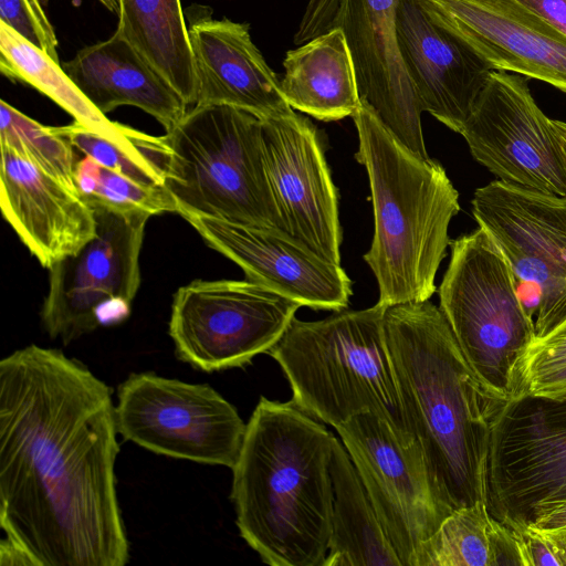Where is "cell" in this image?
I'll return each mask as SVG.
<instances>
[{"instance_id":"6da1fadb","label":"cell","mask_w":566,"mask_h":566,"mask_svg":"<svg viewBox=\"0 0 566 566\" xmlns=\"http://www.w3.org/2000/svg\"><path fill=\"white\" fill-rule=\"evenodd\" d=\"M111 388L59 349L0 361V564L124 566Z\"/></svg>"},{"instance_id":"7a4b0ae2","label":"cell","mask_w":566,"mask_h":566,"mask_svg":"<svg viewBox=\"0 0 566 566\" xmlns=\"http://www.w3.org/2000/svg\"><path fill=\"white\" fill-rule=\"evenodd\" d=\"M384 326L405 419L438 497L452 511L486 503L490 421L501 400L429 300L388 306Z\"/></svg>"},{"instance_id":"3957f363","label":"cell","mask_w":566,"mask_h":566,"mask_svg":"<svg viewBox=\"0 0 566 566\" xmlns=\"http://www.w3.org/2000/svg\"><path fill=\"white\" fill-rule=\"evenodd\" d=\"M336 437L292 400L261 396L232 470L241 537L271 566H324Z\"/></svg>"},{"instance_id":"277c9868","label":"cell","mask_w":566,"mask_h":566,"mask_svg":"<svg viewBox=\"0 0 566 566\" xmlns=\"http://www.w3.org/2000/svg\"><path fill=\"white\" fill-rule=\"evenodd\" d=\"M358 134L356 160L371 192L374 237L364 255L385 306L428 301L450 244L449 224L459 192L444 168L403 147L361 99L352 116Z\"/></svg>"},{"instance_id":"5b68a950","label":"cell","mask_w":566,"mask_h":566,"mask_svg":"<svg viewBox=\"0 0 566 566\" xmlns=\"http://www.w3.org/2000/svg\"><path fill=\"white\" fill-rule=\"evenodd\" d=\"M386 308L377 302L318 321H291L266 354L289 380L294 403L334 428L373 412L412 436L386 340Z\"/></svg>"},{"instance_id":"8992f818","label":"cell","mask_w":566,"mask_h":566,"mask_svg":"<svg viewBox=\"0 0 566 566\" xmlns=\"http://www.w3.org/2000/svg\"><path fill=\"white\" fill-rule=\"evenodd\" d=\"M164 139L165 186L177 213L287 234L265 171L260 118L229 105H196Z\"/></svg>"},{"instance_id":"52a82bcc","label":"cell","mask_w":566,"mask_h":566,"mask_svg":"<svg viewBox=\"0 0 566 566\" xmlns=\"http://www.w3.org/2000/svg\"><path fill=\"white\" fill-rule=\"evenodd\" d=\"M440 310L470 367L497 400L510 396L513 368L535 339L504 254L482 228L450 242Z\"/></svg>"},{"instance_id":"ba28073f","label":"cell","mask_w":566,"mask_h":566,"mask_svg":"<svg viewBox=\"0 0 566 566\" xmlns=\"http://www.w3.org/2000/svg\"><path fill=\"white\" fill-rule=\"evenodd\" d=\"M93 210L94 238L49 269L41 319L49 336L64 345L99 326L123 322L142 281L139 256L151 216Z\"/></svg>"},{"instance_id":"9c48e42d","label":"cell","mask_w":566,"mask_h":566,"mask_svg":"<svg viewBox=\"0 0 566 566\" xmlns=\"http://www.w3.org/2000/svg\"><path fill=\"white\" fill-rule=\"evenodd\" d=\"M118 434L154 453L232 469L247 423L207 384L133 373L117 388Z\"/></svg>"},{"instance_id":"30bf717a","label":"cell","mask_w":566,"mask_h":566,"mask_svg":"<svg viewBox=\"0 0 566 566\" xmlns=\"http://www.w3.org/2000/svg\"><path fill=\"white\" fill-rule=\"evenodd\" d=\"M472 213L497 244L541 338L566 319V196L492 181L475 190Z\"/></svg>"},{"instance_id":"8fae6325","label":"cell","mask_w":566,"mask_h":566,"mask_svg":"<svg viewBox=\"0 0 566 566\" xmlns=\"http://www.w3.org/2000/svg\"><path fill=\"white\" fill-rule=\"evenodd\" d=\"M301 304L250 280H196L174 295L169 335L182 361L207 373L268 353Z\"/></svg>"},{"instance_id":"7c38bea8","label":"cell","mask_w":566,"mask_h":566,"mask_svg":"<svg viewBox=\"0 0 566 566\" xmlns=\"http://www.w3.org/2000/svg\"><path fill=\"white\" fill-rule=\"evenodd\" d=\"M486 480L489 513L511 526L566 496V400L501 401L490 421Z\"/></svg>"},{"instance_id":"4fadbf2b","label":"cell","mask_w":566,"mask_h":566,"mask_svg":"<svg viewBox=\"0 0 566 566\" xmlns=\"http://www.w3.org/2000/svg\"><path fill=\"white\" fill-rule=\"evenodd\" d=\"M402 566L452 512L437 495L412 436L364 412L335 428Z\"/></svg>"},{"instance_id":"5bb4252c","label":"cell","mask_w":566,"mask_h":566,"mask_svg":"<svg viewBox=\"0 0 566 566\" xmlns=\"http://www.w3.org/2000/svg\"><path fill=\"white\" fill-rule=\"evenodd\" d=\"M461 135L503 182L566 196V150L520 74L493 70Z\"/></svg>"},{"instance_id":"9a60e30c","label":"cell","mask_w":566,"mask_h":566,"mask_svg":"<svg viewBox=\"0 0 566 566\" xmlns=\"http://www.w3.org/2000/svg\"><path fill=\"white\" fill-rule=\"evenodd\" d=\"M262 142L266 176L287 234L340 264L337 188L316 126L293 111L263 119Z\"/></svg>"},{"instance_id":"2e32d148","label":"cell","mask_w":566,"mask_h":566,"mask_svg":"<svg viewBox=\"0 0 566 566\" xmlns=\"http://www.w3.org/2000/svg\"><path fill=\"white\" fill-rule=\"evenodd\" d=\"M205 242L262 284L314 310L347 308L352 280L340 264L323 259L292 237L270 229L181 211Z\"/></svg>"},{"instance_id":"e0dca14e","label":"cell","mask_w":566,"mask_h":566,"mask_svg":"<svg viewBox=\"0 0 566 566\" xmlns=\"http://www.w3.org/2000/svg\"><path fill=\"white\" fill-rule=\"evenodd\" d=\"M399 0H344L337 28L354 61L360 98L388 132L422 159L427 154L415 87L405 67L397 38Z\"/></svg>"},{"instance_id":"ac0fdd59","label":"cell","mask_w":566,"mask_h":566,"mask_svg":"<svg viewBox=\"0 0 566 566\" xmlns=\"http://www.w3.org/2000/svg\"><path fill=\"white\" fill-rule=\"evenodd\" d=\"M431 17L493 70L566 93V38L514 0H421Z\"/></svg>"},{"instance_id":"d6986e66","label":"cell","mask_w":566,"mask_h":566,"mask_svg":"<svg viewBox=\"0 0 566 566\" xmlns=\"http://www.w3.org/2000/svg\"><path fill=\"white\" fill-rule=\"evenodd\" d=\"M396 28L421 111L461 134L493 67L436 21L421 0H399Z\"/></svg>"},{"instance_id":"ffe728a7","label":"cell","mask_w":566,"mask_h":566,"mask_svg":"<svg viewBox=\"0 0 566 566\" xmlns=\"http://www.w3.org/2000/svg\"><path fill=\"white\" fill-rule=\"evenodd\" d=\"M2 216L40 264L50 269L94 238L93 208L28 155L0 143Z\"/></svg>"},{"instance_id":"44dd1931","label":"cell","mask_w":566,"mask_h":566,"mask_svg":"<svg viewBox=\"0 0 566 566\" xmlns=\"http://www.w3.org/2000/svg\"><path fill=\"white\" fill-rule=\"evenodd\" d=\"M187 19L196 76L193 106L229 105L262 120L293 112L248 23L214 19L206 7L189 9Z\"/></svg>"},{"instance_id":"7402d4cb","label":"cell","mask_w":566,"mask_h":566,"mask_svg":"<svg viewBox=\"0 0 566 566\" xmlns=\"http://www.w3.org/2000/svg\"><path fill=\"white\" fill-rule=\"evenodd\" d=\"M62 69L104 115L119 106H135L168 132L190 108L118 30L81 49Z\"/></svg>"},{"instance_id":"603a6c76","label":"cell","mask_w":566,"mask_h":566,"mask_svg":"<svg viewBox=\"0 0 566 566\" xmlns=\"http://www.w3.org/2000/svg\"><path fill=\"white\" fill-rule=\"evenodd\" d=\"M281 92L293 108L323 122L353 116L360 106L357 77L342 29L286 52Z\"/></svg>"},{"instance_id":"cb8c5ba5","label":"cell","mask_w":566,"mask_h":566,"mask_svg":"<svg viewBox=\"0 0 566 566\" xmlns=\"http://www.w3.org/2000/svg\"><path fill=\"white\" fill-rule=\"evenodd\" d=\"M331 474L334 504L324 566H402L348 451L337 438Z\"/></svg>"},{"instance_id":"d4e9b609","label":"cell","mask_w":566,"mask_h":566,"mask_svg":"<svg viewBox=\"0 0 566 566\" xmlns=\"http://www.w3.org/2000/svg\"><path fill=\"white\" fill-rule=\"evenodd\" d=\"M117 29L180 94L196 103V76L180 0H118Z\"/></svg>"},{"instance_id":"484cf974","label":"cell","mask_w":566,"mask_h":566,"mask_svg":"<svg viewBox=\"0 0 566 566\" xmlns=\"http://www.w3.org/2000/svg\"><path fill=\"white\" fill-rule=\"evenodd\" d=\"M0 71L56 103L75 122L122 146L140 144L145 133L109 120L80 91L54 59L0 22Z\"/></svg>"},{"instance_id":"4316f807","label":"cell","mask_w":566,"mask_h":566,"mask_svg":"<svg viewBox=\"0 0 566 566\" xmlns=\"http://www.w3.org/2000/svg\"><path fill=\"white\" fill-rule=\"evenodd\" d=\"M485 502L452 511L420 546L412 566H495Z\"/></svg>"},{"instance_id":"83f0119b","label":"cell","mask_w":566,"mask_h":566,"mask_svg":"<svg viewBox=\"0 0 566 566\" xmlns=\"http://www.w3.org/2000/svg\"><path fill=\"white\" fill-rule=\"evenodd\" d=\"M74 182L80 196L92 207L117 212H176L177 206L165 187L143 184L84 156L76 160Z\"/></svg>"},{"instance_id":"f1b7e54d","label":"cell","mask_w":566,"mask_h":566,"mask_svg":"<svg viewBox=\"0 0 566 566\" xmlns=\"http://www.w3.org/2000/svg\"><path fill=\"white\" fill-rule=\"evenodd\" d=\"M55 130L69 140L75 151L90 156L103 166L143 184L166 188L165 168L169 149L164 136L155 137L146 134L139 145L127 147L103 137L75 120L66 126L55 127Z\"/></svg>"},{"instance_id":"f546056e","label":"cell","mask_w":566,"mask_h":566,"mask_svg":"<svg viewBox=\"0 0 566 566\" xmlns=\"http://www.w3.org/2000/svg\"><path fill=\"white\" fill-rule=\"evenodd\" d=\"M0 143L11 145L77 191L74 182L75 149L55 127L44 126L6 101L0 102Z\"/></svg>"},{"instance_id":"4dcf8cb0","label":"cell","mask_w":566,"mask_h":566,"mask_svg":"<svg viewBox=\"0 0 566 566\" xmlns=\"http://www.w3.org/2000/svg\"><path fill=\"white\" fill-rule=\"evenodd\" d=\"M0 22L60 63L56 34L39 0H0Z\"/></svg>"},{"instance_id":"1f68e13d","label":"cell","mask_w":566,"mask_h":566,"mask_svg":"<svg viewBox=\"0 0 566 566\" xmlns=\"http://www.w3.org/2000/svg\"><path fill=\"white\" fill-rule=\"evenodd\" d=\"M564 365H566V319L545 336L535 338L520 356L513 368L509 399L526 380Z\"/></svg>"},{"instance_id":"d6a6232c","label":"cell","mask_w":566,"mask_h":566,"mask_svg":"<svg viewBox=\"0 0 566 566\" xmlns=\"http://www.w3.org/2000/svg\"><path fill=\"white\" fill-rule=\"evenodd\" d=\"M511 527L518 537L523 566H566V537L543 532L528 524Z\"/></svg>"},{"instance_id":"836d02e7","label":"cell","mask_w":566,"mask_h":566,"mask_svg":"<svg viewBox=\"0 0 566 566\" xmlns=\"http://www.w3.org/2000/svg\"><path fill=\"white\" fill-rule=\"evenodd\" d=\"M344 0H308L294 35V43L302 45L337 28Z\"/></svg>"},{"instance_id":"e575fe53","label":"cell","mask_w":566,"mask_h":566,"mask_svg":"<svg viewBox=\"0 0 566 566\" xmlns=\"http://www.w3.org/2000/svg\"><path fill=\"white\" fill-rule=\"evenodd\" d=\"M524 396L566 400V365L544 371L526 380L513 392L509 400Z\"/></svg>"},{"instance_id":"d590c367","label":"cell","mask_w":566,"mask_h":566,"mask_svg":"<svg viewBox=\"0 0 566 566\" xmlns=\"http://www.w3.org/2000/svg\"><path fill=\"white\" fill-rule=\"evenodd\" d=\"M528 525L549 534L566 537V496L536 506Z\"/></svg>"},{"instance_id":"8d00e7d4","label":"cell","mask_w":566,"mask_h":566,"mask_svg":"<svg viewBox=\"0 0 566 566\" xmlns=\"http://www.w3.org/2000/svg\"><path fill=\"white\" fill-rule=\"evenodd\" d=\"M566 38V0H514Z\"/></svg>"},{"instance_id":"74e56055","label":"cell","mask_w":566,"mask_h":566,"mask_svg":"<svg viewBox=\"0 0 566 566\" xmlns=\"http://www.w3.org/2000/svg\"><path fill=\"white\" fill-rule=\"evenodd\" d=\"M553 123L560 135L566 150V122L553 119Z\"/></svg>"},{"instance_id":"f35d334b","label":"cell","mask_w":566,"mask_h":566,"mask_svg":"<svg viewBox=\"0 0 566 566\" xmlns=\"http://www.w3.org/2000/svg\"><path fill=\"white\" fill-rule=\"evenodd\" d=\"M107 10L118 14V0H98Z\"/></svg>"}]
</instances>
